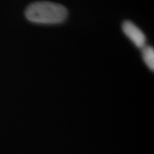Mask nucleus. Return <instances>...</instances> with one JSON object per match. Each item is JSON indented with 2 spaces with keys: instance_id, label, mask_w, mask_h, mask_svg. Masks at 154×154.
Returning a JSON list of instances; mask_svg holds the SVG:
<instances>
[{
  "instance_id": "1",
  "label": "nucleus",
  "mask_w": 154,
  "mask_h": 154,
  "mask_svg": "<svg viewBox=\"0 0 154 154\" xmlns=\"http://www.w3.org/2000/svg\"><path fill=\"white\" fill-rule=\"evenodd\" d=\"M25 17L29 22L38 24H58L66 20L68 11L59 4L38 1L28 6Z\"/></svg>"
},
{
  "instance_id": "2",
  "label": "nucleus",
  "mask_w": 154,
  "mask_h": 154,
  "mask_svg": "<svg viewBox=\"0 0 154 154\" xmlns=\"http://www.w3.org/2000/svg\"><path fill=\"white\" fill-rule=\"evenodd\" d=\"M122 28L125 35L132 41L135 46L141 49L146 46V35L134 23L130 21H125L122 22Z\"/></svg>"
},
{
  "instance_id": "3",
  "label": "nucleus",
  "mask_w": 154,
  "mask_h": 154,
  "mask_svg": "<svg viewBox=\"0 0 154 154\" xmlns=\"http://www.w3.org/2000/svg\"><path fill=\"white\" fill-rule=\"evenodd\" d=\"M142 57L146 66L153 71L154 69V50L152 46H144L142 48Z\"/></svg>"
}]
</instances>
